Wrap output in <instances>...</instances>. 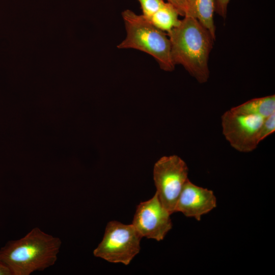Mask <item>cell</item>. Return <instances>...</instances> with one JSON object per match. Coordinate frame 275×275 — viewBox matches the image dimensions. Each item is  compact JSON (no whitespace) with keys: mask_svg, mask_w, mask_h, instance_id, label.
Returning <instances> with one entry per match:
<instances>
[{"mask_svg":"<svg viewBox=\"0 0 275 275\" xmlns=\"http://www.w3.org/2000/svg\"><path fill=\"white\" fill-rule=\"evenodd\" d=\"M167 34L175 66H182L199 83L207 82L209 56L214 41L209 31L196 18L184 16Z\"/></svg>","mask_w":275,"mask_h":275,"instance_id":"6da1fadb","label":"cell"},{"mask_svg":"<svg viewBox=\"0 0 275 275\" xmlns=\"http://www.w3.org/2000/svg\"><path fill=\"white\" fill-rule=\"evenodd\" d=\"M61 244L59 238L36 227L22 238L8 241L0 250V259L12 275H29L54 265Z\"/></svg>","mask_w":275,"mask_h":275,"instance_id":"7a4b0ae2","label":"cell"},{"mask_svg":"<svg viewBox=\"0 0 275 275\" xmlns=\"http://www.w3.org/2000/svg\"><path fill=\"white\" fill-rule=\"evenodd\" d=\"M126 36L119 49H133L152 56L161 69L171 72L175 69L171 56L169 38L164 32L153 25L142 14L126 9L122 12Z\"/></svg>","mask_w":275,"mask_h":275,"instance_id":"3957f363","label":"cell"},{"mask_svg":"<svg viewBox=\"0 0 275 275\" xmlns=\"http://www.w3.org/2000/svg\"><path fill=\"white\" fill-rule=\"evenodd\" d=\"M142 237L132 224L111 221L93 254L110 262L128 265L140 252Z\"/></svg>","mask_w":275,"mask_h":275,"instance_id":"277c9868","label":"cell"},{"mask_svg":"<svg viewBox=\"0 0 275 275\" xmlns=\"http://www.w3.org/2000/svg\"><path fill=\"white\" fill-rule=\"evenodd\" d=\"M188 169L177 155L161 157L154 164L153 179L158 197L171 213L175 212L177 202L188 179Z\"/></svg>","mask_w":275,"mask_h":275,"instance_id":"5b68a950","label":"cell"},{"mask_svg":"<svg viewBox=\"0 0 275 275\" xmlns=\"http://www.w3.org/2000/svg\"><path fill=\"white\" fill-rule=\"evenodd\" d=\"M264 119L256 115L237 113L230 109L221 117L223 134L235 150L251 152L259 144L258 134Z\"/></svg>","mask_w":275,"mask_h":275,"instance_id":"8992f818","label":"cell"},{"mask_svg":"<svg viewBox=\"0 0 275 275\" xmlns=\"http://www.w3.org/2000/svg\"><path fill=\"white\" fill-rule=\"evenodd\" d=\"M171 214L155 193L138 206L132 225L142 237L160 241L172 228Z\"/></svg>","mask_w":275,"mask_h":275,"instance_id":"52a82bcc","label":"cell"},{"mask_svg":"<svg viewBox=\"0 0 275 275\" xmlns=\"http://www.w3.org/2000/svg\"><path fill=\"white\" fill-rule=\"evenodd\" d=\"M216 207V199L212 190L198 186L188 179L180 194L175 212H180L187 217L200 221L203 215Z\"/></svg>","mask_w":275,"mask_h":275,"instance_id":"ba28073f","label":"cell"},{"mask_svg":"<svg viewBox=\"0 0 275 275\" xmlns=\"http://www.w3.org/2000/svg\"><path fill=\"white\" fill-rule=\"evenodd\" d=\"M187 16L196 18L210 33L215 40V26L213 20L215 0H188Z\"/></svg>","mask_w":275,"mask_h":275,"instance_id":"9c48e42d","label":"cell"},{"mask_svg":"<svg viewBox=\"0 0 275 275\" xmlns=\"http://www.w3.org/2000/svg\"><path fill=\"white\" fill-rule=\"evenodd\" d=\"M231 109L237 113L253 115L265 119L275 113V95L252 99Z\"/></svg>","mask_w":275,"mask_h":275,"instance_id":"30bf717a","label":"cell"},{"mask_svg":"<svg viewBox=\"0 0 275 275\" xmlns=\"http://www.w3.org/2000/svg\"><path fill=\"white\" fill-rule=\"evenodd\" d=\"M179 15L174 7L165 3L157 12L147 18L155 27L168 33L180 23Z\"/></svg>","mask_w":275,"mask_h":275,"instance_id":"8fae6325","label":"cell"},{"mask_svg":"<svg viewBox=\"0 0 275 275\" xmlns=\"http://www.w3.org/2000/svg\"><path fill=\"white\" fill-rule=\"evenodd\" d=\"M141 7L142 15L149 18L157 12L165 3L163 0H137Z\"/></svg>","mask_w":275,"mask_h":275,"instance_id":"7c38bea8","label":"cell"},{"mask_svg":"<svg viewBox=\"0 0 275 275\" xmlns=\"http://www.w3.org/2000/svg\"><path fill=\"white\" fill-rule=\"evenodd\" d=\"M275 131V113L265 118L260 128L258 141L259 143L274 133Z\"/></svg>","mask_w":275,"mask_h":275,"instance_id":"4fadbf2b","label":"cell"},{"mask_svg":"<svg viewBox=\"0 0 275 275\" xmlns=\"http://www.w3.org/2000/svg\"><path fill=\"white\" fill-rule=\"evenodd\" d=\"M177 10L179 15L187 16L189 13L188 0H167Z\"/></svg>","mask_w":275,"mask_h":275,"instance_id":"5bb4252c","label":"cell"},{"mask_svg":"<svg viewBox=\"0 0 275 275\" xmlns=\"http://www.w3.org/2000/svg\"><path fill=\"white\" fill-rule=\"evenodd\" d=\"M230 0H215V12L224 19L227 13L228 6Z\"/></svg>","mask_w":275,"mask_h":275,"instance_id":"9a60e30c","label":"cell"},{"mask_svg":"<svg viewBox=\"0 0 275 275\" xmlns=\"http://www.w3.org/2000/svg\"><path fill=\"white\" fill-rule=\"evenodd\" d=\"M0 275H12L8 266L0 259Z\"/></svg>","mask_w":275,"mask_h":275,"instance_id":"2e32d148","label":"cell"}]
</instances>
